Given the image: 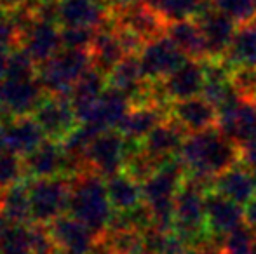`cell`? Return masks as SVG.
<instances>
[{"mask_svg":"<svg viewBox=\"0 0 256 254\" xmlns=\"http://www.w3.org/2000/svg\"><path fill=\"white\" fill-rule=\"evenodd\" d=\"M110 23L114 28H128L134 31L145 42L166 35L168 28L166 17L145 0H138L120 9H110Z\"/></svg>","mask_w":256,"mask_h":254,"instance_id":"8992f818","label":"cell"},{"mask_svg":"<svg viewBox=\"0 0 256 254\" xmlns=\"http://www.w3.org/2000/svg\"><path fill=\"white\" fill-rule=\"evenodd\" d=\"M37 2H46V0H37Z\"/></svg>","mask_w":256,"mask_h":254,"instance_id":"bcb514c9","label":"cell"},{"mask_svg":"<svg viewBox=\"0 0 256 254\" xmlns=\"http://www.w3.org/2000/svg\"><path fill=\"white\" fill-rule=\"evenodd\" d=\"M129 153V143L118 129L100 132L86 150V164L91 171L108 178L124 169Z\"/></svg>","mask_w":256,"mask_h":254,"instance_id":"5b68a950","label":"cell"},{"mask_svg":"<svg viewBox=\"0 0 256 254\" xmlns=\"http://www.w3.org/2000/svg\"><path fill=\"white\" fill-rule=\"evenodd\" d=\"M222 248L225 254H256V232L242 225L223 239Z\"/></svg>","mask_w":256,"mask_h":254,"instance_id":"4dcf8cb0","label":"cell"},{"mask_svg":"<svg viewBox=\"0 0 256 254\" xmlns=\"http://www.w3.org/2000/svg\"><path fill=\"white\" fill-rule=\"evenodd\" d=\"M232 80L240 98L256 101V66L236 68Z\"/></svg>","mask_w":256,"mask_h":254,"instance_id":"d590c367","label":"cell"},{"mask_svg":"<svg viewBox=\"0 0 256 254\" xmlns=\"http://www.w3.org/2000/svg\"><path fill=\"white\" fill-rule=\"evenodd\" d=\"M134 2H138V0H103V3L108 9H120V7L131 5Z\"/></svg>","mask_w":256,"mask_h":254,"instance_id":"60d3db41","label":"cell"},{"mask_svg":"<svg viewBox=\"0 0 256 254\" xmlns=\"http://www.w3.org/2000/svg\"><path fill=\"white\" fill-rule=\"evenodd\" d=\"M244 216H246V225L256 232V195L244 206Z\"/></svg>","mask_w":256,"mask_h":254,"instance_id":"ab89813d","label":"cell"},{"mask_svg":"<svg viewBox=\"0 0 256 254\" xmlns=\"http://www.w3.org/2000/svg\"><path fill=\"white\" fill-rule=\"evenodd\" d=\"M4 127H6V148L21 157L28 155L42 141H46V132L38 126L35 117H16Z\"/></svg>","mask_w":256,"mask_h":254,"instance_id":"603a6c76","label":"cell"},{"mask_svg":"<svg viewBox=\"0 0 256 254\" xmlns=\"http://www.w3.org/2000/svg\"><path fill=\"white\" fill-rule=\"evenodd\" d=\"M110 21L108 9L98 0H58V23L63 26L103 28Z\"/></svg>","mask_w":256,"mask_h":254,"instance_id":"ac0fdd59","label":"cell"},{"mask_svg":"<svg viewBox=\"0 0 256 254\" xmlns=\"http://www.w3.org/2000/svg\"><path fill=\"white\" fill-rule=\"evenodd\" d=\"M24 173L26 171H24V162L21 155L7 148L0 150V192L20 183Z\"/></svg>","mask_w":256,"mask_h":254,"instance_id":"d6a6232c","label":"cell"},{"mask_svg":"<svg viewBox=\"0 0 256 254\" xmlns=\"http://www.w3.org/2000/svg\"><path fill=\"white\" fill-rule=\"evenodd\" d=\"M6 148V127L0 124V150Z\"/></svg>","mask_w":256,"mask_h":254,"instance_id":"b9f144b4","label":"cell"},{"mask_svg":"<svg viewBox=\"0 0 256 254\" xmlns=\"http://www.w3.org/2000/svg\"><path fill=\"white\" fill-rule=\"evenodd\" d=\"M206 223L211 237L223 241L230 232L246 225L244 206L226 199L222 193L209 190L206 193Z\"/></svg>","mask_w":256,"mask_h":254,"instance_id":"30bf717a","label":"cell"},{"mask_svg":"<svg viewBox=\"0 0 256 254\" xmlns=\"http://www.w3.org/2000/svg\"><path fill=\"white\" fill-rule=\"evenodd\" d=\"M166 35L182 49L186 58L208 59V49H206L204 33H202V30H200V24L196 17L168 23Z\"/></svg>","mask_w":256,"mask_h":254,"instance_id":"cb8c5ba5","label":"cell"},{"mask_svg":"<svg viewBox=\"0 0 256 254\" xmlns=\"http://www.w3.org/2000/svg\"><path fill=\"white\" fill-rule=\"evenodd\" d=\"M23 49L35 59V63H44L51 59L60 49L61 44V31L58 30L56 23L42 17H35V21L21 33L20 37Z\"/></svg>","mask_w":256,"mask_h":254,"instance_id":"2e32d148","label":"cell"},{"mask_svg":"<svg viewBox=\"0 0 256 254\" xmlns=\"http://www.w3.org/2000/svg\"><path fill=\"white\" fill-rule=\"evenodd\" d=\"M168 117L169 108H166V106L152 105V103L134 105L131 108V112L126 115V119L122 120L120 126H118V131L129 141L142 143Z\"/></svg>","mask_w":256,"mask_h":254,"instance_id":"44dd1931","label":"cell"},{"mask_svg":"<svg viewBox=\"0 0 256 254\" xmlns=\"http://www.w3.org/2000/svg\"><path fill=\"white\" fill-rule=\"evenodd\" d=\"M138 58L146 80H162L185 61L186 56L168 35H160L143 45Z\"/></svg>","mask_w":256,"mask_h":254,"instance_id":"9c48e42d","label":"cell"},{"mask_svg":"<svg viewBox=\"0 0 256 254\" xmlns=\"http://www.w3.org/2000/svg\"><path fill=\"white\" fill-rule=\"evenodd\" d=\"M106 190V180L94 171H86L75 178L70 192L68 213L89 227L98 239L106 232L114 214Z\"/></svg>","mask_w":256,"mask_h":254,"instance_id":"7a4b0ae2","label":"cell"},{"mask_svg":"<svg viewBox=\"0 0 256 254\" xmlns=\"http://www.w3.org/2000/svg\"><path fill=\"white\" fill-rule=\"evenodd\" d=\"M32 204V221L35 223H51L64 211H68L72 185L63 176L37 178L28 187Z\"/></svg>","mask_w":256,"mask_h":254,"instance_id":"277c9868","label":"cell"},{"mask_svg":"<svg viewBox=\"0 0 256 254\" xmlns=\"http://www.w3.org/2000/svg\"><path fill=\"white\" fill-rule=\"evenodd\" d=\"M0 254H32V227L9 223L0 241Z\"/></svg>","mask_w":256,"mask_h":254,"instance_id":"f546056e","label":"cell"},{"mask_svg":"<svg viewBox=\"0 0 256 254\" xmlns=\"http://www.w3.org/2000/svg\"><path fill=\"white\" fill-rule=\"evenodd\" d=\"M214 9L230 16L237 24L256 17V0H209Z\"/></svg>","mask_w":256,"mask_h":254,"instance_id":"836d02e7","label":"cell"},{"mask_svg":"<svg viewBox=\"0 0 256 254\" xmlns=\"http://www.w3.org/2000/svg\"><path fill=\"white\" fill-rule=\"evenodd\" d=\"M7 220L2 216V213H0V241H2V235H4V232H6V228H7Z\"/></svg>","mask_w":256,"mask_h":254,"instance_id":"7bdbcfd3","label":"cell"},{"mask_svg":"<svg viewBox=\"0 0 256 254\" xmlns=\"http://www.w3.org/2000/svg\"><path fill=\"white\" fill-rule=\"evenodd\" d=\"M158 82L169 103L202 94L206 84V59L186 58L172 73Z\"/></svg>","mask_w":256,"mask_h":254,"instance_id":"4fadbf2b","label":"cell"},{"mask_svg":"<svg viewBox=\"0 0 256 254\" xmlns=\"http://www.w3.org/2000/svg\"><path fill=\"white\" fill-rule=\"evenodd\" d=\"M188 132L174 119L168 117L142 141V148L158 164L178 157Z\"/></svg>","mask_w":256,"mask_h":254,"instance_id":"e0dca14e","label":"cell"},{"mask_svg":"<svg viewBox=\"0 0 256 254\" xmlns=\"http://www.w3.org/2000/svg\"><path fill=\"white\" fill-rule=\"evenodd\" d=\"M96 28L84 26H63L61 30V44L68 49H91L96 37Z\"/></svg>","mask_w":256,"mask_h":254,"instance_id":"e575fe53","label":"cell"},{"mask_svg":"<svg viewBox=\"0 0 256 254\" xmlns=\"http://www.w3.org/2000/svg\"><path fill=\"white\" fill-rule=\"evenodd\" d=\"M211 190L222 193L226 199L234 200L240 206H246L256 195V185L250 166L236 164L230 169L223 171L222 174L214 178Z\"/></svg>","mask_w":256,"mask_h":254,"instance_id":"7402d4cb","label":"cell"},{"mask_svg":"<svg viewBox=\"0 0 256 254\" xmlns=\"http://www.w3.org/2000/svg\"><path fill=\"white\" fill-rule=\"evenodd\" d=\"M49 232L60 253L64 254H89L98 242V235L70 213L51 221Z\"/></svg>","mask_w":256,"mask_h":254,"instance_id":"5bb4252c","label":"cell"},{"mask_svg":"<svg viewBox=\"0 0 256 254\" xmlns=\"http://www.w3.org/2000/svg\"><path fill=\"white\" fill-rule=\"evenodd\" d=\"M180 157L186 176L204 181L212 188L218 174L240 162V148L218 127H212L186 136Z\"/></svg>","mask_w":256,"mask_h":254,"instance_id":"6da1fadb","label":"cell"},{"mask_svg":"<svg viewBox=\"0 0 256 254\" xmlns=\"http://www.w3.org/2000/svg\"><path fill=\"white\" fill-rule=\"evenodd\" d=\"M106 75L100 71L98 68L91 66L72 87L70 91V101L74 105V110L77 113L78 120L84 122L94 113L98 106L102 94L106 89Z\"/></svg>","mask_w":256,"mask_h":254,"instance_id":"ffe728a7","label":"cell"},{"mask_svg":"<svg viewBox=\"0 0 256 254\" xmlns=\"http://www.w3.org/2000/svg\"><path fill=\"white\" fill-rule=\"evenodd\" d=\"M169 117L174 119L188 134L218 127V108L200 94L172 101L169 105Z\"/></svg>","mask_w":256,"mask_h":254,"instance_id":"9a60e30c","label":"cell"},{"mask_svg":"<svg viewBox=\"0 0 256 254\" xmlns=\"http://www.w3.org/2000/svg\"><path fill=\"white\" fill-rule=\"evenodd\" d=\"M106 190L115 211H129L143 202L142 183L126 171L106 178Z\"/></svg>","mask_w":256,"mask_h":254,"instance_id":"4316f807","label":"cell"},{"mask_svg":"<svg viewBox=\"0 0 256 254\" xmlns=\"http://www.w3.org/2000/svg\"><path fill=\"white\" fill-rule=\"evenodd\" d=\"M58 254H64V253H58Z\"/></svg>","mask_w":256,"mask_h":254,"instance_id":"7dc6e473","label":"cell"},{"mask_svg":"<svg viewBox=\"0 0 256 254\" xmlns=\"http://www.w3.org/2000/svg\"><path fill=\"white\" fill-rule=\"evenodd\" d=\"M0 213L7 223H26L32 221L30 190L21 183L0 192Z\"/></svg>","mask_w":256,"mask_h":254,"instance_id":"83f0119b","label":"cell"},{"mask_svg":"<svg viewBox=\"0 0 256 254\" xmlns=\"http://www.w3.org/2000/svg\"><path fill=\"white\" fill-rule=\"evenodd\" d=\"M68 155L63 145L54 141H42L34 152L23 157L24 171L34 180L37 178H54L64 176L66 173Z\"/></svg>","mask_w":256,"mask_h":254,"instance_id":"d6986e66","label":"cell"},{"mask_svg":"<svg viewBox=\"0 0 256 254\" xmlns=\"http://www.w3.org/2000/svg\"><path fill=\"white\" fill-rule=\"evenodd\" d=\"M56 242H54L49 227H32V254H58Z\"/></svg>","mask_w":256,"mask_h":254,"instance_id":"8d00e7d4","label":"cell"},{"mask_svg":"<svg viewBox=\"0 0 256 254\" xmlns=\"http://www.w3.org/2000/svg\"><path fill=\"white\" fill-rule=\"evenodd\" d=\"M225 59L234 68L256 66V17L237 24L236 35L226 51Z\"/></svg>","mask_w":256,"mask_h":254,"instance_id":"484cf974","label":"cell"},{"mask_svg":"<svg viewBox=\"0 0 256 254\" xmlns=\"http://www.w3.org/2000/svg\"><path fill=\"white\" fill-rule=\"evenodd\" d=\"M218 129L237 145L256 134V101L237 96L218 108Z\"/></svg>","mask_w":256,"mask_h":254,"instance_id":"8fae6325","label":"cell"},{"mask_svg":"<svg viewBox=\"0 0 256 254\" xmlns=\"http://www.w3.org/2000/svg\"><path fill=\"white\" fill-rule=\"evenodd\" d=\"M186 254H225V253H223L222 242L216 241V239H209V241L202 242V244L188 248Z\"/></svg>","mask_w":256,"mask_h":254,"instance_id":"74e56055","label":"cell"},{"mask_svg":"<svg viewBox=\"0 0 256 254\" xmlns=\"http://www.w3.org/2000/svg\"><path fill=\"white\" fill-rule=\"evenodd\" d=\"M155 7L168 23L197 17L208 7L209 0H145Z\"/></svg>","mask_w":256,"mask_h":254,"instance_id":"f1b7e54d","label":"cell"},{"mask_svg":"<svg viewBox=\"0 0 256 254\" xmlns=\"http://www.w3.org/2000/svg\"><path fill=\"white\" fill-rule=\"evenodd\" d=\"M37 66H35V59L28 54L24 49H12L7 59L6 70H4L2 78H35L37 77Z\"/></svg>","mask_w":256,"mask_h":254,"instance_id":"1f68e13d","label":"cell"},{"mask_svg":"<svg viewBox=\"0 0 256 254\" xmlns=\"http://www.w3.org/2000/svg\"><path fill=\"white\" fill-rule=\"evenodd\" d=\"M240 148V162L246 166H254L256 164V134L251 136L248 141H244Z\"/></svg>","mask_w":256,"mask_h":254,"instance_id":"f35d334b","label":"cell"},{"mask_svg":"<svg viewBox=\"0 0 256 254\" xmlns=\"http://www.w3.org/2000/svg\"><path fill=\"white\" fill-rule=\"evenodd\" d=\"M42 91L44 87L37 77L0 80V115L16 119L34 113L40 99L44 98Z\"/></svg>","mask_w":256,"mask_h":254,"instance_id":"52a82bcc","label":"cell"},{"mask_svg":"<svg viewBox=\"0 0 256 254\" xmlns=\"http://www.w3.org/2000/svg\"><path fill=\"white\" fill-rule=\"evenodd\" d=\"M196 19L199 21L200 30L204 33L208 59L225 58L237 30L236 21L230 16H226V14H223L222 10L214 9L211 5V2L208 3V7H206Z\"/></svg>","mask_w":256,"mask_h":254,"instance_id":"7c38bea8","label":"cell"},{"mask_svg":"<svg viewBox=\"0 0 256 254\" xmlns=\"http://www.w3.org/2000/svg\"><path fill=\"white\" fill-rule=\"evenodd\" d=\"M4 14H6V9H4V7H2V5H0V17H2V16H4Z\"/></svg>","mask_w":256,"mask_h":254,"instance_id":"f6af8a7d","label":"cell"},{"mask_svg":"<svg viewBox=\"0 0 256 254\" xmlns=\"http://www.w3.org/2000/svg\"><path fill=\"white\" fill-rule=\"evenodd\" d=\"M128 54L120 42L117 30L114 26L98 28L96 37L91 45V56H92V66L103 71L104 75L110 73V70Z\"/></svg>","mask_w":256,"mask_h":254,"instance_id":"d4e9b609","label":"cell"},{"mask_svg":"<svg viewBox=\"0 0 256 254\" xmlns=\"http://www.w3.org/2000/svg\"><path fill=\"white\" fill-rule=\"evenodd\" d=\"M92 66L91 49H68L40 63L37 78L49 94H70L75 82Z\"/></svg>","mask_w":256,"mask_h":254,"instance_id":"3957f363","label":"cell"},{"mask_svg":"<svg viewBox=\"0 0 256 254\" xmlns=\"http://www.w3.org/2000/svg\"><path fill=\"white\" fill-rule=\"evenodd\" d=\"M250 169H251V174H253V180H254V185H256V164L254 166H250Z\"/></svg>","mask_w":256,"mask_h":254,"instance_id":"ee69618b","label":"cell"},{"mask_svg":"<svg viewBox=\"0 0 256 254\" xmlns=\"http://www.w3.org/2000/svg\"><path fill=\"white\" fill-rule=\"evenodd\" d=\"M35 120L46 136L51 139H64L77 127V113L70 101V94H51L42 98L34 112Z\"/></svg>","mask_w":256,"mask_h":254,"instance_id":"ba28073f","label":"cell"}]
</instances>
